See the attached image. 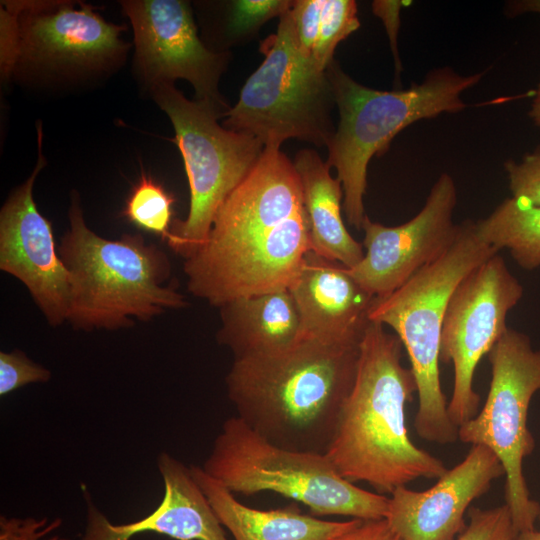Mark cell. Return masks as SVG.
Returning a JSON list of instances; mask_svg holds the SVG:
<instances>
[{"label":"cell","instance_id":"6da1fadb","mask_svg":"<svg viewBox=\"0 0 540 540\" xmlns=\"http://www.w3.org/2000/svg\"><path fill=\"white\" fill-rule=\"evenodd\" d=\"M311 251L293 162L265 146L219 207L205 245L185 260L187 288L211 305L289 289Z\"/></svg>","mask_w":540,"mask_h":540},{"label":"cell","instance_id":"7a4b0ae2","mask_svg":"<svg viewBox=\"0 0 540 540\" xmlns=\"http://www.w3.org/2000/svg\"><path fill=\"white\" fill-rule=\"evenodd\" d=\"M360 342L300 337L282 351L234 359L225 382L236 416L274 445L325 454L356 378Z\"/></svg>","mask_w":540,"mask_h":540},{"label":"cell","instance_id":"3957f363","mask_svg":"<svg viewBox=\"0 0 540 540\" xmlns=\"http://www.w3.org/2000/svg\"><path fill=\"white\" fill-rule=\"evenodd\" d=\"M403 345L384 325L369 322L360 342L356 378L325 453L346 480L390 495L419 478L438 479L442 460L417 447L406 425V405L417 393Z\"/></svg>","mask_w":540,"mask_h":540},{"label":"cell","instance_id":"277c9868","mask_svg":"<svg viewBox=\"0 0 540 540\" xmlns=\"http://www.w3.org/2000/svg\"><path fill=\"white\" fill-rule=\"evenodd\" d=\"M69 229L58 253L69 272L67 321L74 329L117 330L133 326V318L149 321L167 309L187 306L169 281L168 256L141 234L103 238L86 224L76 191L68 210Z\"/></svg>","mask_w":540,"mask_h":540},{"label":"cell","instance_id":"5b68a950","mask_svg":"<svg viewBox=\"0 0 540 540\" xmlns=\"http://www.w3.org/2000/svg\"><path fill=\"white\" fill-rule=\"evenodd\" d=\"M487 70L462 75L450 67L430 70L408 89L380 91L347 75L333 60L326 69L339 123L329 141L328 166L337 171L343 188V209L350 225L362 229L367 168L394 137L409 125L443 113H458L468 105L461 95L476 86Z\"/></svg>","mask_w":540,"mask_h":540},{"label":"cell","instance_id":"8992f818","mask_svg":"<svg viewBox=\"0 0 540 540\" xmlns=\"http://www.w3.org/2000/svg\"><path fill=\"white\" fill-rule=\"evenodd\" d=\"M477 234L475 222L459 224L450 247L434 262L384 297H374L368 319L391 327L408 353L418 395L414 428L422 439L438 444L457 441L440 380V338L449 299L477 266L498 254Z\"/></svg>","mask_w":540,"mask_h":540},{"label":"cell","instance_id":"52a82bcc","mask_svg":"<svg viewBox=\"0 0 540 540\" xmlns=\"http://www.w3.org/2000/svg\"><path fill=\"white\" fill-rule=\"evenodd\" d=\"M202 468L234 494L277 493L317 516L375 520L388 511V496L344 479L325 454L274 445L237 416L223 423Z\"/></svg>","mask_w":540,"mask_h":540},{"label":"cell","instance_id":"ba28073f","mask_svg":"<svg viewBox=\"0 0 540 540\" xmlns=\"http://www.w3.org/2000/svg\"><path fill=\"white\" fill-rule=\"evenodd\" d=\"M149 92L172 123L171 141L181 153L188 178V215L174 219L166 241L186 260L205 245L219 207L253 168L264 144L251 134L226 129L218 123L226 111L206 101L188 100L174 84Z\"/></svg>","mask_w":540,"mask_h":540},{"label":"cell","instance_id":"9c48e42d","mask_svg":"<svg viewBox=\"0 0 540 540\" xmlns=\"http://www.w3.org/2000/svg\"><path fill=\"white\" fill-rule=\"evenodd\" d=\"M290 9L263 42L265 59L225 113L223 127L251 134L264 146L280 147L290 138L327 146L335 132L332 86L326 71L300 51Z\"/></svg>","mask_w":540,"mask_h":540},{"label":"cell","instance_id":"30bf717a","mask_svg":"<svg viewBox=\"0 0 540 540\" xmlns=\"http://www.w3.org/2000/svg\"><path fill=\"white\" fill-rule=\"evenodd\" d=\"M491 382L476 416L458 429L463 443L484 445L500 460L505 476V504L517 532L532 530L540 504L530 497L523 461L535 449L528 428L532 397L540 391V349L528 335L509 328L489 351Z\"/></svg>","mask_w":540,"mask_h":540},{"label":"cell","instance_id":"8fae6325","mask_svg":"<svg viewBox=\"0 0 540 540\" xmlns=\"http://www.w3.org/2000/svg\"><path fill=\"white\" fill-rule=\"evenodd\" d=\"M18 21L14 74L49 81L97 76L122 61L125 26L106 21L96 8L75 1H6Z\"/></svg>","mask_w":540,"mask_h":540},{"label":"cell","instance_id":"7c38bea8","mask_svg":"<svg viewBox=\"0 0 540 540\" xmlns=\"http://www.w3.org/2000/svg\"><path fill=\"white\" fill-rule=\"evenodd\" d=\"M522 296L521 283L498 253L472 270L449 299L439 359L453 365L448 413L457 427L479 411L480 396L473 387L475 369L508 329L507 314Z\"/></svg>","mask_w":540,"mask_h":540},{"label":"cell","instance_id":"4fadbf2b","mask_svg":"<svg viewBox=\"0 0 540 540\" xmlns=\"http://www.w3.org/2000/svg\"><path fill=\"white\" fill-rule=\"evenodd\" d=\"M120 5L133 29L134 71L148 91L184 79L196 100L229 110L218 90L228 53L214 52L200 40L189 2L124 0Z\"/></svg>","mask_w":540,"mask_h":540},{"label":"cell","instance_id":"5bb4252c","mask_svg":"<svg viewBox=\"0 0 540 540\" xmlns=\"http://www.w3.org/2000/svg\"><path fill=\"white\" fill-rule=\"evenodd\" d=\"M457 204L454 179L442 173L433 184L423 208L406 223L388 227L365 216L363 259L348 269L373 297H384L437 260L455 240L459 224L453 222Z\"/></svg>","mask_w":540,"mask_h":540},{"label":"cell","instance_id":"9a60e30c","mask_svg":"<svg viewBox=\"0 0 540 540\" xmlns=\"http://www.w3.org/2000/svg\"><path fill=\"white\" fill-rule=\"evenodd\" d=\"M42 126L37 125L38 159L0 211V269L21 281L48 323L57 327L67 321L70 278L58 253L51 222L34 201L33 187L45 167Z\"/></svg>","mask_w":540,"mask_h":540},{"label":"cell","instance_id":"2e32d148","mask_svg":"<svg viewBox=\"0 0 540 540\" xmlns=\"http://www.w3.org/2000/svg\"><path fill=\"white\" fill-rule=\"evenodd\" d=\"M504 474L491 449L472 445L466 457L431 488H396L389 496L385 519L402 540H455L467 525L464 514L471 503Z\"/></svg>","mask_w":540,"mask_h":540},{"label":"cell","instance_id":"e0dca14e","mask_svg":"<svg viewBox=\"0 0 540 540\" xmlns=\"http://www.w3.org/2000/svg\"><path fill=\"white\" fill-rule=\"evenodd\" d=\"M157 467L164 495L152 513L131 523L113 524L89 502L80 540H130L144 532L175 540H229L191 468L166 452L158 456Z\"/></svg>","mask_w":540,"mask_h":540},{"label":"cell","instance_id":"ac0fdd59","mask_svg":"<svg viewBox=\"0 0 540 540\" xmlns=\"http://www.w3.org/2000/svg\"><path fill=\"white\" fill-rule=\"evenodd\" d=\"M301 319V337L324 342L360 341L374 299L339 262L309 251L289 288Z\"/></svg>","mask_w":540,"mask_h":540},{"label":"cell","instance_id":"d6986e66","mask_svg":"<svg viewBox=\"0 0 540 540\" xmlns=\"http://www.w3.org/2000/svg\"><path fill=\"white\" fill-rule=\"evenodd\" d=\"M190 468L219 521L234 540H334L359 520H323L301 513L295 504L272 510L251 508L239 502L234 493L202 467L192 465Z\"/></svg>","mask_w":540,"mask_h":540},{"label":"cell","instance_id":"ffe728a7","mask_svg":"<svg viewBox=\"0 0 540 540\" xmlns=\"http://www.w3.org/2000/svg\"><path fill=\"white\" fill-rule=\"evenodd\" d=\"M219 308L217 341L234 359L276 353L301 337L300 314L289 289L237 298Z\"/></svg>","mask_w":540,"mask_h":540},{"label":"cell","instance_id":"44dd1931","mask_svg":"<svg viewBox=\"0 0 540 540\" xmlns=\"http://www.w3.org/2000/svg\"><path fill=\"white\" fill-rule=\"evenodd\" d=\"M308 218L311 251L351 269L364 257V247L348 232L342 219L343 188L330 175V167L312 149L294 159Z\"/></svg>","mask_w":540,"mask_h":540},{"label":"cell","instance_id":"7402d4cb","mask_svg":"<svg viewBox=\"0 0 540 540\" xmlns=\"http://www.w3.org/2000/svg\"><path fill=\"white\" fill-rule=\"evenodd\" d=\"M475 228L497 251L507 249L524 270L540 267V206L507 198L489 216L475 221Z\"/></svg>","mask_w":540,"mask_h":540},{"label":"cell","instance_id":"603a6c76","mask_svg":"<svg viewBox=\"0 0 540 540\" xmlns=\"http://www.w3.org/2000/svg\"><path fill=\"white\" fill-rule=\"evenodd\" d=\"M175 197L144 171L126 199L121 215L138 228L167 241L174 221Z\"/></svg>","mask_w":540,"mask_h":540},{"label":"cell","instance_id":"cb8c5ba5","mask_svg":"<svg viewBox=\"0 0 540 540\" xmlns=\"http://www.w3.org/2000/svg\"><path fill=\"white\" fill-rule=\"evenodd\" d=\"M360 27L354 0H323L319 37L312 60L321 71L333 61L336 46Z\"/></svg>","mask_w":540,"mask_h":540},{"label":"cell","instance_id":"d4e9b609","mask_svg":"<svg viewBox=\"0 0 540 540\" xmlns=\"http://www.w3.org/2000/svg\"><path fill=\"white\" fill-rule=\"evenodd\" d=\"M289 0H235L229 2L226 36L237 39L251 35L266 21L280 17L293 6Z\"/></svg>","mask_w":540,"mask_h":540},{"label":"cell","instance_id":"484cf974","mask_svg":"<svg viewBox=\"0 0 540 540\" xmlns=\"http://www.w3.org/2000/svg\"><path fill=\"white\" fill-rule=\"evenodd\" d=\"M469 523L455 540H514L518 533L506 504L490 509L472 507Z\"/></svg>","mask_w":540,"mask_h":540},{"label":"cell","instance_id":"4316f807","mask_svg":"<svg viewBox=\"0 0 540 540\" xmlns=\"http://www.w3.org/2000/svg\"><path fill=\"white\" fill-rule=\"evenodd\" d=\"M50 378L51 372L33 362L23 351L0 352L1 396L28 384L46 383Z\"/></svg>","mask_w":540,"mask_h":540},{"label":"cell","instance_id":"83f0119b","mask_svg":"<svg viewBox=\"0 0 540 540\" xmlns=\"http://www.w3.org/2000/svg\"><path fill=\"white\" fill-rule=\"evenodd\" d=\"M512 197L540 206V145L520 161L504 163Z\"/></svg>","mask_w":540,"mask_h":540},{"label":"cell","instance_id":"f1b7e54d","mask_svg":"<svg viewBox=\"0 0 540 540\" xmlns=\"http://www.w3.org/2000/svg\"><path fill=\"white\" fill-rule=\"evenodd\" d=\"M322 7L323 0H298L290 9L298 47L311 59L319 37Z\"/></svg>","mask_w":540,"mask_h":540},{"label":"cell","instance_id":"f546056e","mask_svg":"<svg viewBox=\"0 0 540 540\" xmlns=\"http://www.w3.org/2000/svg\"><path fill=\"white\" fill-rule=\"evenodd\" d=\"M61 519L51 522L46 517H0V540H67L59 535L44 539L61 525Z\"/></svg>","mask_w":540,"mask_h":540},{"label":"cell","instance_id":"4dcf8cb0","mask_svg":"<svg viewBox=\"0 0 540 540\" xmlns=\"http://www.w3.org/2000/svg\"><path fill=\"white\" fill-rule=\"evenodd\" d=\"M410 1L376 0L372 2V11L379 17L386 29L394 58L396 77H400L402 69L398 52V34L400 30L401 9Z\"/></svg>","mask_w":540,"mask_h":540},{"label":"cell","instance_id":"1f68e13d","mask_svg":"<svg viewBox=\"0 0 540 540\" xmlns=\"http://www.w3.org/2000/svg\"><path fill=\"white\" fill-rule=\"evenodd\" d=\"M334 540H402L389 526L385 518L358 520L351 529Z\"/></svg>","mask_w":540,"mask_h":540},{"label":"cell","instance_id":"d6a6232c","mask_svg":"<svg viewBox=\"0 0 540 540\" xmlns=\"http://www.w3.org/2000/svg\"><path fill=\"white\" fill-rule=\"evenodd\" d=\"M504 11L509 17H515L524 13L540 14V0L508 1Z\"/></svg>","mask_w":540,"mask_h":540},{"label":"cell","instance_id":"836d02e7","mask_svg":"<svg viewBox=\"0 0 540 540\" xmlns=\"http://www.w3.org/2000/svg\"><path fill=\"white\" fill-rule=\"evenodd\" d=\"M528 115L534 125L540 127V80L532 92V102Z\"/></svg>","mask_w":540,"mask_h":540},{"label":"cell","instance_id":"e575fe53","mask_svg":"<svg viewBox=\"0 0 540 540\" xmlns=\"http://www.w3.org/2000/svg\"><path fill=\"white\" fill-rule=\"evenodd\" d=\"M514 540H540V531L532 530L518 532Z\"/></svg>","mask_w":540,"mask_h":540},{"label":"cell","instance_id":"d590c367","mask_svg":"<svg viewBox=\"0 0 540 540\" xmlns=\"http://www.w3.org/2000/svg\"><path fill=\"white\" fill-rule=\"evenodd\" d=\"M538 520L540 521V513H539V516H538Z\"/></svg>","mask_w":540,"mask_h":540}]
</instances>
